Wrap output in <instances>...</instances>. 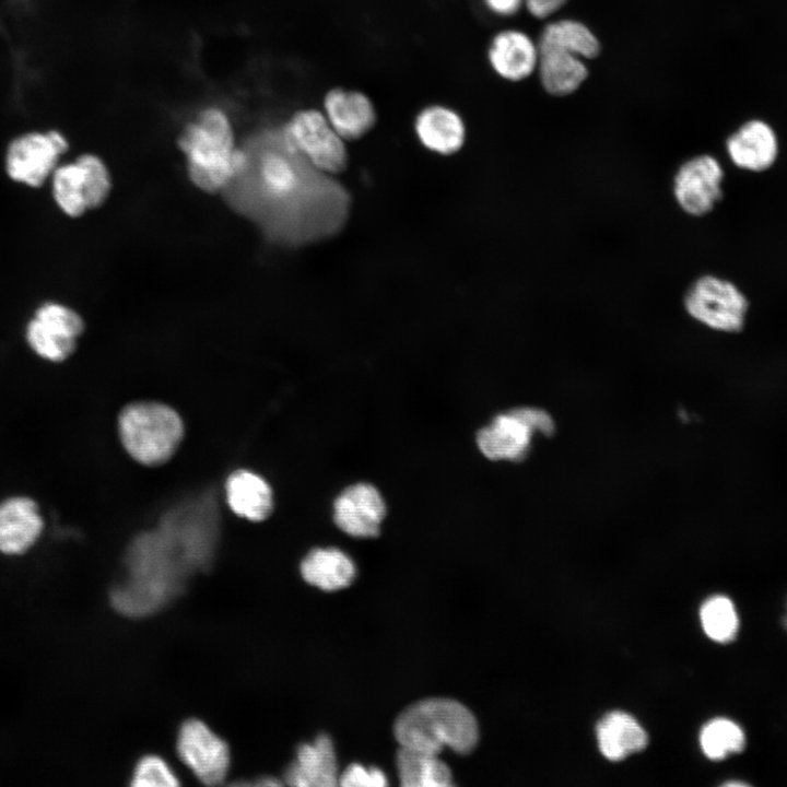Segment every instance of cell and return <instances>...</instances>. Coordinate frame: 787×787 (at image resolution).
Segmentation results:
<instances>
[{
  "label": "cell",
  "mask_w": 787,
  "mask_h": 787,
  "mask_svg": "<svg viewBox=\"0 0 787 787\" xmlns=\"http://www.w3.org/2000/svg\"><path fill=\"white\" fill-rule=\"evenodd\" d=\"M242 145L245 163L222 195L266 238L301 247L341 232L351 208L348 189L307 161L282 125L261 129Z\"/></svg>",
  "instance_id": "6da1fadb"
},
{
  "label": "cell",
  "mask_w": 787,
  "mask_h": 787,
  "mask_svg": "<svg viewBox=\"0 0 787 787\" xmlns=\"http://www.w3.org/2000/svg\"><path fill=\"white\" fill-rule=\"evenodd\" d=\"M177 144L191 184L207 193H222L245 163L234 121L223 106H202L181 129Z\"/></svg>",
  "instance_id": "7a4b0ae2"
},
{
  "label": "cell",
  "mask_w": 787,
  "mask_h": 787,
  "mask_svg": "<svg viewBox=\"0 0 787 787\" xmlns=\"http://www.w3.org/2000/svg\"><path fill=\"white\" fill-rule=\"evenodd\" d=\"M400 747L438 754L444 747L466 754L479 737L473 714L450 698H426L408 706L395 721Z\"/></svg>",
  "instance_id": "3957f363"
},
{
  "label": "cell",
  "mask_w": 787,
  "mask_h": 787,
  "mask_svg": "<svg viewBox=\"0 0 787 787\" xmlns=\"http://www.w3.org/2000/svg\"><path fill=\"white\" fill-rule=\"evenodd\" d=\"M118 430L127 453L146 466L166 462L179 446L184 434L178 413L157 402L127 406L119 415Z\"/></svg>",
  "instance_id": "277c9868"
},
{
  "label": "cell",
  "mask_w": 787,
  "mask_h": 787,
  "mask_svg": "<svg viewBox=\"0 0 787 787\" xmlns=\"http://www.w3.org/2000/svg\"><path fill=\"white\" fill-rule=\"evenodd\" d=\"M685 314L717 332H741L748 319L750 299L732 280L715 273L697 275L682 296Z\"/></svg>",
  "instance_id": "5b68a950"
},
{
  "label": "cell",
  "mask_w": 787,
  "mask_h": 787,
  "mask_svg": "<svg viewBox=\"0 0 787 787\" xmlns=\"http://www.w3.org/2000/svg\"><path fill=\"white\" fill-rule=\"evenodd\" d=\"M555 430L552 416L541 408L522 406L497 413L478 430L475 445L491 461L518 462L529 454L537 435Z\"/></svg>",
  "instance_id": "8992f818"
},
{
  "label": "cell",
  "mask_w": 787,
  "mask_h": 787,
  "mask_svg": "<svg viewBox=\"0 0 787 787\" xmlns=\"http://www.w3.org/2000/svg\"><path fill=\"white\" fill-rule=\"evenodd\" d=\"M49 184L55 204L72 219L101 208L113 188L109 168L102 157L93 153H83L71 162L60 163Z\"/></svg>",
  "instance_id": "52a82bcc"
},
{
  "label": "cell",
  "mask_w": 787,
  "mask_h": 787,
  "mask_svg": "<svg viewBox=\"0 0 787 787\" xmlns=\"http://www.w3.org/2000/svg\"><path fill=\"white\" fill-rule=\"evenodd\" d=\"M69 146L67 137L59 130L21 133L5 148V175L15 184L32 189L40 188L49 183Z\"/></svg>",
  "instance_id": "ba28073f"
},
{
  "label": "cell",
  "mask_w": 787,
  "mask_h": 787,
  "mask_svg": "<svg viewBox=\"0 0 787 787\" xmlns=\"http://www.w3.org/2000/svg\"><path fill=\"white\" fill-rule=\"evenodd\" d=\"M85 330L81 314L58 301H45L33 312L24 327L27 348L40 360L61 363L74 353Z\"/></svg>",
  "instance_id": "9c48e42d"
},
{
  "label": "cell",
  "mask_w": 787,
  "mask_h": 787,
  "mask_svg": "<svg viewBox=\"0 0 787 787\" xmlns=\"http://www.w3.org/2000/svg\"><path fill=\"white\" fill-rule=\"evenodd\" d=\"M725 177L721 162L713 154L701 153L684 160L672 176L676 204L691 218L710 214L725 197Z\"/></svg>",
  "instance_id": "30bf717a"
},
{
  "label": "cell",
  "mask_w": 787,
  "mask_h": 787,
  "mask_svg": "<svg viewBox=\"0 0 787 787\" xmlns=\"http://www.w3.org/2000/svg\"><path fill=\"white\" fill-rule=\"evenodd\" d=\"M282 128L290 143L317 168L333 175L346 167L344 140L324 113L312 108L297 110Z\"/></svg>",
  "instance_id": "8fae6325"
},
{
  "label": "cell",
  "mask_w": 787,
  "mask_h": 787,
  "mask_svg": "<svg viewBox=\"0 0 787 787\" xmlns=\"http://www.w3.org/2000/svg\"><path fill=\"white\" fill-rule=\"evenodd\" d=\"M387 516V503L371 482L357 481L343 488L332 502V520L345 535L369 539L379 536Z\"/></svg>",
  "instance_id": "7c38bea8"
},
{
  "label": "cell",
  "mask_w": 787,
  "mask_h": 787,
  "mask_svg": "<svg viewBox=\"0 0 787 787\" xmlns=\"http://www.w3.org/2000/svg\"><path fill=\"white\" fill-rule=\"evenodd\" d=\"M177 752L180 760L203 784L216 785L226 777L228 748L202 721L189 719L183 724L177 737Z\"/></svg>",
  "instance_id": "4fadbf2b"
},
{
  "label": "cell",
  "mask_w": 787,
  "mask_h": 787,
  "mask_svg": "<svg viewBox=\"0 0 787 787\" xmlns=\"http://www.w3.org/2000/svg\"><path fill=\"white\" fill-rule=\"evenodd\" d=\"M45 518L40 505L25 494H13L0 500V553L20 556L31 551L40 540Z\"/></svg>",
  "instance_id": "5bb4252c"
},
{
  "label": "cell",
  "mask_w": 787,
  "mask_h": 787,
  "mask_svg": "<svg viewBox=\"0 0 787 787\" xmlns=\"http://www.w3.org/2000/svg\"><path fill=\"white\" fill-rule=\"evenodd\" d=\"M725 151L731 164L752 174L768 172L779 156V141L773 127L764 120L743 122L725 141Z\"/></svg>",
  "instance_id": "9a60e30c"
},
{
  "label": "cell",
  "mask_w": 787,
  "mask_h": 787,
  "mask_svg": "<svg viewBox=\"0 0 787 787\" xmlns=\"http://www.w3.org/2000/svg\"><path fill=\"white\" fill-rule=\"evenodd\" d=\"M284 779L297 787L336 786L339 775L331 739L322 733L313 742L301 744L294 762L285 771Z\"/></svg>",
  "instance_id": "2e32d148"
},
{
  "label": "cell",
  "mask_w": 787,
  "mask_h": 787,
  "mask_svg": "<svg viewBox=\"0 0 787 787\" xmlns=\"http://www.w3.org/2000/svg\"><path fill=\"white\" fill-rule=\"evenodd\" d=\"M324 109L326 118L343 140L363 137L376 121L373 103L359 91H329L324 99Z\"/></svg>",
  "instance_id": "e0dca14e"
},
{
  "label": "cell",
  "mask_w": 787,
  "mask_h": 787,
  "mask_svg": "<svg viewBox=\"0 0 787 787\" xmlns=\"http://www.w3.org/2000/svg\"><path fill=\"white\" fill-rule=\"evenodd\" d=\"M414 128L426 149L443 155L460 150L466 138L461 117L451 108L442 105L422 109L416 116Z\"/></svg>",
  "instance_id": "ac0fdd59"
},
{
  "label": "cell",
  "mask_w": 787,
  "mask_h": 787,
  "mask_svg": "<svg viewBox=\"0 0 787 787\" xmlns=\"http://www.w3.org/2000/svg\"><path fill=\"white\" fill-rule=\"evenodd\" d=\"M538 46L518 31L498 33L489 49L492 68L502 78L512 81L527 78L538 64Z\"/></svg>",
  "instance_id": "d6986e66"
},
{
  "label": "cell",
  "mask_w": 787,
  "mask_h": 787,
  "mask_svg": "<svg viewBox=\"0 0 787 787\" xmlns=\"http://www.w3.org/2000/svg\"><path fill=\"white\" fill-rule=\"evenodd\" d=\"M299 569L308 584L326 591L349 586L356 575L353 560L334 547L313 549L301 562Z\"/></svg>",
  "instance_id": "ffe728a7"
},
{
  "label": "cell",
  "mask_w": 787,
  "mask_h": 787,
  "mask_svg": "<svg viewBox=\"0 0 787 787\" xmlns=\"http://www.w3.org/2000/svg\"><path fill=\"white\" fill-rule=\"evenodd\" d=\"M226 497L232 510L252 521L267 519L273 509V493L259 474L238 470L226 481Z\"/></svg>",
  "instance_id": "44dd1931"
},
{
  "label": "cell",
  "mask_w": 787,
  "mask_h": 787,
  "mask_svg": "<svg viewBox=\"0 0 787 787\" xmlns=\"http://www.w3.org/2000/svg\"><path fill=\"white\" fill-rule=\"evenodd\" d=\"M598 745L601 753L611 761H619L647 744V733L629 714L612 712L597 725Z\"/></svg>",
  "instance_id": "7402d4cb"
},
{
  "label": "cell",
  "mask_w": 787,
  "mask_h": 787,
  "mask_svg": "<svg viewBox=\"0 0 787 787\" xmlns=\"http://www.w3.org/2000/svg\"><path fill=\"white\" fill-rule=\"evenodd\" d=\"M396 764L400 785L403 787L453 785L449 767L435 753L400 747Z\"/></svg>",
  "instance_id": "603a6c76"
},
{
  "label": "cell",
  "mask_w": 787,
  "mask_h": 787,
  "mask_svg": "<svg viewBox=\"0 0 787 787\" xmlns=\"http://www.w3.org/2000/svg\"><path fill=\"white\" fill-rule=\"evenodd\" d=\"M540 78L544 89L555 95L575 91L587 77L580 57L556 48L538 49Z\"/></svg>",
  "instance_id": "cb8c5ba5"
},
{
  "label": "cell",
  "mask_w": 787,
  "mask_h": 787,
  "mask_svg": "<svg viewBox=\"0 0 787 787\" xmlns=\"http://www.w3.org/2000/svg\"><path fill=\"white\" fill-rule=\"evenodd\" d=\"M538 49L556 48L582 58H594L600 46L596 36L584 24L563 20L549 24L542 32Z\"/></svg>",
  "instance_id": "d4e9b609"
},
{
  "label": "cell",
  "mask_w": 787,
  "mask_h": 787,
  "mask_svg": "<svg viewBox=\"0 0 787 787\" xmlns=\"http://www.w3.org/2000/svg\"><path fill=\"white\" fill-rule=\"evenodd\" d=\"M700 743L708 759L718 761L741 752L745 747V736L735 721L715 718L702 728Z\"/></svg>",
  "instance_id": "484cf974"
},
{
  "label": "cell",
  "mask_w": 787,
  "mask_h": 787,
  "mask_svg": "<svg viewBox=\"0 0 787 787\" xmlns=\"http://www.w3.org/2000/svg\"><path fill=\"white\" fill-rule=\"evenodd\" d=\"M706 635L721 644L732 642L739 630V619L732 601L721 595L708 598L700 610Z\"/></svg>",
  "instance_id": "4316f807"
},
{
  "label": "cell",
  "mask_w": 787,
  "mask_h": 787,
  "mask_svg": "<svg viewBox=\"0 0 787 787\" xmlns=\"http://www.w3.org/2000/svg\"><path fill=\"white\" fill-rule=\"evenodd\" d=\"M132 786H177L178 780L168 764L158 756L141 759L132 775Z\"/></svg>",
  "instance_id": "83f0119b"
},
{
  "label": "cell",
  "mask_w": 787,
  "mask_h": 787,
  "mask_svg": "<svg viewBox=\"0 0 787 787\" xmlns=\"http://www.w3.org/2000/svg\"><path fill=\"white\" fill-rule=\"evenodd\" d=\"M339 784L344 787H384L387 785V777L379 768H366L353 763L339 776Z\"/></svg>",
  "instance_id": "f1b7e54d"
},
{
  "label": "cell",
  "mask_w": 787,
  "mask_h": 787,
  "mask_svg": "<svg viewBox=\"0 0 787 787\" xmlns=\"http://www.w3.org/2000/svg\"><path fill=\"white\" fill-rule=\"evenodd\" d=\"M529 12L536 17H545L557 11L566 0H524Z\"/></svg>",
  "instance_id": "f546056e"
},
{
  "label": "cell",
  "mask_w": 787,
  "mask_h": 787,
  "mask_svg": "<svg viewBox=\"0 0 787 787\" xmlns=\"http://www.w3.org/2000/svg\"><path fill=\"white\" fill-rule=\"evenodd\" d=\"M495 14L508 16L515 14L524 0H483Z\"/></svg>",
  "instance_id": "4dcf8cb0"
},
{
  "label": "cell",
  "mask_w": 787,
  "mask_h": 787,
  "mask_svg": "<svg viewBox=\"0 0 787 787\" xmlns=\"http://www.w3.org/2000/svg\"><path fill=\"white\" fill-rule=\"evenodd\" d=\"M784 625H785V627L787 629V611H786V614H785V618H784Z\"/></svg>",
  "instance_id": "1f68e13d"
}]
</instances>
